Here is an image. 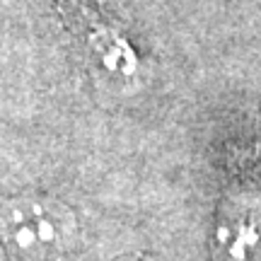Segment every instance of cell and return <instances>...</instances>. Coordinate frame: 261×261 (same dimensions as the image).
Here are the masks:
<instances>
[{"instance_id": "cell-1", "label": "cell", "mask_w": 261, "mask_h": 261, "mask_svg": "<svg viewBox=\"0 0 261 261\" xmlns=\"http://www.w3.org/2000/svg\"><path fill=\"white\" fill-rule=\"evenodd\" d=\"M80 220L51 196H12L0 201V259L56 261L73 252Z\"/></svg>"}]
</instances>
